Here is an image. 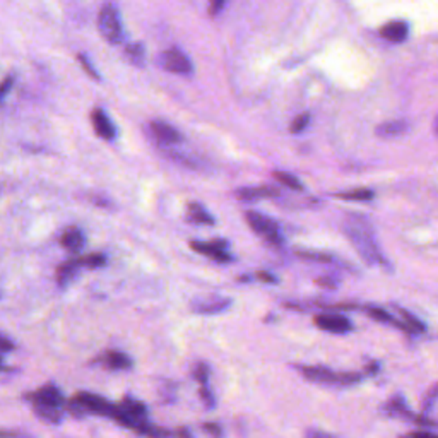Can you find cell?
<instances>
[{"mask_svg":"<svg viewBox=\"0 0 438 438\" xmlns=\"http://www.w3.org/2000/svg\"><path fill=\"white\" fill-rule=\"evenodd\" d=\"M344 231L366 264H385V257L380 252L372 225L365 218L350 216L344 222Z\"/></svg>","mask_w":438,"mask_h":438,"instance_id":"1","label":"cell"},{"mask_svg":"<svg viewBox=\"0 0 438 438\" xmlns=\"http://www.w3.org/2000/svg\"><path fill=\"white\" fill-rule=\"evenodd\" d=\"M26 399L33 404L35 412H37L38 418H41L43 421L52 423V425H57V423L62 421L66 399H64V394L60 392L59 387L52 385V383L43 385L41 389L28 394Z\"/></svg>","mask_w":438,"mask_h":438,"instance_id":"2","label":"cell"},{"mask_svg":"<svg viewBox=\"0 0 438 438\" xmlns=\"http://www.w3.org/2000/svg\"><path fill=\"white\" fill-rule=\"evenodd\" d=\"M296 370L307 380L315 383H329V385H354L363 380V373L358 372H336L327 366L296 365Z\"/></svg>","mask_w":438,"mask_h":438,"instance_id":"3","label":"cell"},{"mask_svg":"<svg viewBox=\"0 0 438 438\" xmlns=\"http://www.w3.org/2000/svg\"><path fill=\"white\" fill-rule=\"evenodd\" d=\"M67 406H69L70 412H74V415H96L111 419H113L115 409H117L113 402L91 392H77Z\"/></svg>","mask_w":438,"mask_h":438,"instance_id":"4","label":"cell"},{"mask_svg":"<svg viewBox=\"0 0 438 438\" xmlns=\"http://www.w3.org/2000/svg\"><path fill=\"white\" fill-rule=\"evenodd\" d=\"M98 30L102 37L111 45H120L124 39V28H122L120 12L113 3H105L99 10L98 16Z\"/></svg>","mask_w":438,"mask_h":438,"instance_id":"5","label":"cell"},{"mask_svg":"<svg viewBox=\"0 0 438 438\" xmlns=\"http://www.w3.org/2000/svg\"><path fill=\"white\" fill-rule=\"evenodd\" d=\"M245 219L250 225V228H252L257 235L264 236L269 243H272V245H283L285 236H283L281 228H279L278 222H276L274 219H271L262 213H257V211H247Z\"/></svg>","mask_w":438,"mask_h":438,"instance_id":"6","label":"cell"},{"mask_svg":"<svg viewBox=\"0 0 438 438\" xmlns=\"http://www.w3.org/2000/svg\"><path fill=\"white\" fill-rule=\"evenodd\" d=\"M158 64H160L161 69L168 70V73L173 74H182V75H189L193 70L192 60L178 48H171L166 50V52L160 53L158 57Z\"/></svg>","mask_w":438,"mask_h":438,"instance_id":"7","label":"cell"},{"mask_svg":"<svg viewBox=\"0 0 438 438\" xmlns=\"http://www.w3.org/2000/svg\"><path fill=\"white\" fill-rule=\"evenodd\" d=\"M383 412H385L387 416H392V418H402V419H408V421H411L412 419L416 425L435 426V421H433V419L426 418V416L412 415L411 409L408 408V404H406L404 397H402L401 394H396V396L390 397L389 402L383 406Z\"/></svg>","mask_w":438,"mask_h":438,"instance_id":"8","label":"cell"},{"mask_svg":"<svg viewBox=\"0 0 438 438\" xmlns=\"http://www.w3.org/2000/svg\"><path fill=\"white\" fill-rule=\"evenodd\" d=\"M314 324L330 334H347L353 330V322L346 315L336 314V312H324V314L315 315Z\"/></svg>","mask_w":438,"mask_h":438,"instance_id":"9","label":"cell"},{"mask_svg":"<svg viewBox=\"0 0 438 438\" xmlns=\"http://www.w3.org/2000/svg\"><path fill=\"white\" fill-rule=\"evenodd\" d=\"M190 249L196 250L200 256H206L213 260L221 262H231L233 257L228 254V243L222 240H214V242H190Z\"/></svg>","mask_w":438,"mask_h":438,"instance_id":"10","label":"cell"},{"mask_svg":"<svg viewBox=\"0 0 438 438\" xmlns=\"http://www.w3.org/2000/svg\"><path fill=\"white\" fill-rule=\"evenodd\" d=\"M149 128V134L156 139V142L164 146L178 144L182 141V134L175 127H171L170 124H164V122H151L147 125Z\"/></svg>","mask_w":438,"mask_h":438,"instance_id":"11","label":"cell"},{"mask_svg":"<svg viewBox=\"0 0 438 438\" xmlns=\"http://www.w3.org/2000/svg\"><path fill=\"white\" fill-rule=\"evenodd\" d=\"M91 122H93V127H95V132L102 139H105V141H113V139L117 137V128H115L111 118L105 113V110L96 108L95 111H93Z\"/></svg>","mask_w":438,"mask_h":438,"instance_id":"12","label":"cell"},{"mask_svg":"<svg viewBox=\"0 0 438 438\" xmlns=\"http://www.w3.org/2000/svg\"><path fill=\"white\" fill-rule=\"evenodd\" d=\"M96 363H102L108 370H131L134 366V361L128 354L122 353V351H106L102 356L96 358Z\"/></svg>","mask_w":438,"mask_h":438,"instance_id":"13","label":"cell"},{"mask_svg":"<svg viewBox=\"0 0 438 438\" xmlns=\"http://www.w3.org/2000/svg\"><path fill=\"white\" fill-rule=\"evenodd\" d=\"M229 307H231V300H228V298H213V300L193 301L192 303V310L200 315H214L228 310Z\"/></svg>","mask_w":438,"mask_h":438,"instance_id":"14","label":"cell"},{"mask_svg":"<svg viewBox=\"0 0 438 438\" xmlns=\"http://www.w3.org/2000/svg\"><path fill=\"white\" fill-rule=\"evenodd\" d=\"M380 37L390 43H402L409 37V24L406 21H392L380 30Z\"/></svg>","mask_w":438,"mask_h":438,"instance_id":"15","label":"cell"},{"mask_svg":"<svg viewBox=\"0 0 438 438\" xmlns=\"http://www.w3.org/2000/svg\"><path fill=\"white\" fill-rule=\"evenodd\" d=\"M360 310H363L366 315H368L370 318H373V321L380 322V324H389V325H394V327L404 330V332H408V329H406V325L402 324V322L397 321L394 315H390L389 312L383 310L382 307H377V305H366V307H360ZM409 334V332H408Z\"/></svg>","mask_w":438,"mask_h":438,"instance_id":"16","label":"cell"},{"mask_svg":"<svg viewBox=\"0 0 438 438\" xmlns=\"http://www.w3.org/2000/svg\"><path fill=\"white\" fill-rule=\"evenodd\" d=\"M82 267L81 257L79 258H70V260L64 262L59 269H57V281L60 286H67L70 281L75 278V274L79 272V269Z\"/></svg>","mask_w":438,"mask_h":438,"instance_id":"17","label":"cell"},{"mask_svg":"<svg viewBox=\"0 0 438 438\" xmlns=\"http://www.w3.org/2000/svg\"><path fill=\"white\" fill-rule=\"evenodd\" d=\"M60 243L69 252L79 254L82 250V247H84V235H82V231L79 228H69L64 233L62 238H60Z\"/></svg>","mask_w":438,"mask_h":438,"instance_id":"18","label":"cell"},{"mask_svg":"<svg viewBox=\"0 0 438 438\" xmlns=\"http://www.w3.org/2000/svg\"><path fill=\"white\" fill-rule=\"evenodd\" d=\"M187 219L196 222V225H207V226H213L214 222H216L214 221V218L209 214V211L197 202L189 204V207H187Z\"/></svg>","mask_w":438,"mask_h":438,"instance_id":"19","label":"cell"},{"mask_svg":"<svg viewBox=\"0 0 438 438\" xmlns=\"http://www.w3.org/2000/svg\"><path fill=\"white\" fill-rule=\"evenodd\" d=\"M406 131H408V124H406L404 120H394V122H387V124L383 125H379V127H377V135L390 139V137H397V135L404 134Z\"/></svg>","mask_w":438,"mask_h":438,"instance_id":"20","label":"cell"},{"mask_svg":"<svg viewBox=\"0 0 438 438\" xmlns=\"http://www.w3.org/2000/svg\"><path fill=\"white\" fill-rule=\"evenodd\" d=\"M278 196V192L272 189H265V187H262V189H242L236 192V197H238L240 200H254V199H262V197H274Z\"/></svg>","mask_w":438,"mask_h":438,"instance_id":"21","label":"cell"},{"mask_svg":"<svg viewBox=\"0 0 438 438\" xmlns=\"http://www.w3.org/2000/svg\"><path fill=\"white\" fill-rule=\"evenodd\" d=\"M399 310V314L402 315V318H404V322L402 324L406 325V329H408L409 334H423L426 332V325L423 324L419 318H416L415 315L409 314L408 310H404V308H397Z\"/></svg>","mask_w":438,"mask_h":438,"instance_id":"22","label":"cell"},{"mask_svg":"<svg viewBox=\"0 0 438 438\" xmlns=\"http://www.w3.org/2000/svg\"><path fill=\"white\" fill-rule=\"evenodd\" d=\"M125 55H127V59L131 60L134 66H142L146 59L144 45H141V43H132V45H127L125 46Z\"/></svg>","mask_w":438,"mask_h":438,"instance_id":"23","label":"cell"},{"mask_svg":"<svg viewBox=\"0 0 438 438\" xmlns=\"http://www.w3.org/2000/svg\"><path fill=\"white\" fill-rule=\"evenodd\" d=\"M274 178L278 182H281L283 185H286L288 189L292 190H303V185H301V182L298 180L294 175H289L286 173V171H274Z\"/></svg>","mask_w":438,"mask_h":438,"instance_id":"24","label":"cell"},{"mask_svg":"<svg viewBox=\"0 0 438 438\" xmlns=\"http://www.w3.org/2000/svg\"><path fill=\"white\" fill-rule=\"evenodd\" d=\"M81 264H82V267L98 269V267H103V265L106 264V257L103 256V254H91V256L81 257Z\"/></svg>","mask_w":438,"mask_h":438,"instance_id":"25","label":"cell"},{"mask_svg":"<svg viewBox=\"0 0 438 438\" xmlns=\"http://www.w3.org/2000/svg\"><path fill=\"white\" fill-rule=\"evenodd\" d=\"M193 379L200 383V387H209V366L206 363H197L193 366Z\"/></svg>","mask_w":438,"mask_h":438,"instance_id":"26","label":"cell"},{"mask_svg":"<svg viewBox=\"0 0 438 438\" xmlns=\"http://www.w3.org/2000/svg\"><path fill=\"white\" fill-rule=\"evenodd\" d=\"M339 197H341V199H344V200H372L373 199V192H372V190H366V189L351 190V192L339 193Z\"/></svg>","mask_w":438,"mask_h":438,"instance_id":"27","label":"cell"},{"mask_svg":"<svg viewBox=\"0 0 438 438\" xmlns=\"http://www.w3.org/2000/svg\"><path fill=\"white\" fill-rule=\"evenodd\" d=\"M298 257L307 258V260H315V262H332V257L329 254H321V252H310V250H300L296 252Z\"/></svg>","mask_w":438,"mask_h":438,"instance_id":"28","label":"cell"},{"mask_svg":"<svg viewBox=\"0 0 438 438\" xmlns=\"http://www.w3.org/2000/svg\"><path fill=\"white\" fill-rule=\"evenodd\" d=\"M308 124H310V115H300V117H296V120L292 124V132L293 134H300V132H303L305 128L308 127Z\"/></svg>","mask_w":438,"mask_h":438,"instance_id":"29","label":"cell"},{"mask_svg":"<svg viewBox=\"0 0 438 438\" xmlns=\"http://www.w3.org/2000/svg\"><path fill=\"white\" fill-rule=\"evenodd\" d=\"M77 59H79V62H81V66H82V69L86 70V73H88L89 75H91L93 79H99V74H98V70L95 69V67L91 66V62H89V59L86 55H82V53H79L77 55Z\"/></svg>","mask_w":438,"mask_h":438,"instance_id":"30","label":"cell"},{"mask_svg":"<svg viewBox=\"0 0 438 438\" xmlns=\"http://www.w3.org/2000/svg\"><path fill=\"white\" fill-rule=\"evenodd\" d=\"M12 86H14V77H12V75H10V77H7V79H3V81L0 82V103H2V99L6 98L7 95H9V91L12 89Z\"/></svg>","mask_w":438,"mask_h":438,"instance_id":"31","label":"cell"},{"mask_svg":"<svg viewBox=\"0 0 438 438\" xmlns=\"http://www.w3.org/2000/svg\"><path fill=\"white\" fill-rule=\"evenodd\" d=\"M225 3H226V0H209L211 16H218V14L222 10V7H225Z\"/></svg>","mask_w":438,"mask_h":438,"instance_id":"32","label":"cell"},{"mask_svg":"<svg viewBox=\"0 0 438 438\" xmlns=\"http://www.w3.org/2000/svg\"><path fill=\"white\" fill-rule=\"evenodd\" d=\"M14 350V343L10 339H7L6 336L0 334V354L2 353H9V351Z\"/></svg>","mask_w":438,"mask_h":438,"instance_id":"33","label":"cell"},{"mask_svg":"<svg viewBox=\"0 0 438 438\" xmlns=\"http://www.w3.org/2000/svg\"><path fill=\"white\" fill-rule=\"evenodd\" d=\"M202 430L204 432L211 433L214 438L221 437V428H219V425H216V423H206V425H202Z\"/></svg>","mask_w":438,"mask_h":438,"instance_id":"34","label":"cell"},{"mask_svg":"<svg viewBox=\"0 0 438 438\" xmlns=\"http://www.w3.org/2000/svg\"><path fill=\"white\" fill-rule=\"evenodd\" d=\"M401 438H437V435L432 432H412V433H408V435H404Z\"/></svg>","mask_w":438,"mask_h":438,"instance_id":"35","label":"cell"},{"mask_svg":"<svg viewBox=\"0 0 438 438\" xmlns=\"http://www.w3.org/2000/svg\"><path fill=\"white\" fill-rule=\"evenodd\" d=\"M257 278L264 283H271V285L272 283H278V279H276L272 274H269V272H258Z\"/></svg>","mask_w":438,"mask_h":438,"instance_id":"36","label":"cell"},{"mask_svg":"<svg viewBox=\"0 0 438 438\" xmlns=\"http://www.w3.org/2000/svg\"><path fill=\"white\" fill-rule=\"evenodd\" d=\"M317 283L321 286H325V288H336L337 286V283L330 278H321V279H317Z\"/></svg>","mask_w":438,"mask_h":438,"instance_id":"37","label":"cell"},{"mask_svg":"<svg viewBox=\"0 0 438 438\" xmlns=\"http://www.w3.org/2000/svg\"><path fill=\"white\" fill-rule=\"evenodd\" d=\"M3 370V361H2V356H0V372Z\"/></svg>","mask_w":438,"mask_h":438,"instance_id":"38","label":"cell"},{"mask_svg":"<svg viewBox=\"0 0 438 438\" xmlns=\"http://www.w3.org/2000/svg\"><path fill=\"white\" fill-rule=\"evenodd\" d=\"M6 435H3V433H0V438H3Z\"/></svg>","mask_w":438,"mask_h":438,"instance_id":"39","label":"cell"}]
</instances>
